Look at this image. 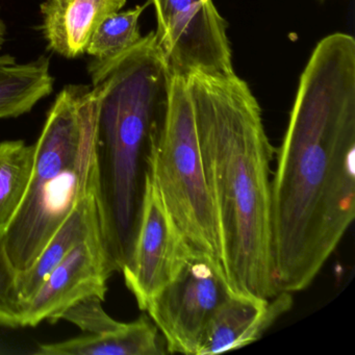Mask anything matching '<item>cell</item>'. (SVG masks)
<instances>
[{
  "mask_svg": "<svg viewBox=\"0 0 355 355\" xmlns=\"http://www.w3.org/2000/svg\"><path fill=\"white\" fill-rule=\"evenodd\" d=\"M53 84L51 61L45 55L24 64L16 63L9 55L0 58V120L32 111L53 93Z\"/></svg>",
  "mask_w": 355,
  "mask_h": 355,
  "instance_id": "obj_14",
  "label": "cell"
},
{
  "mask_svg": "<svg viewBox=\"0 0 355 355\" xmlns=\"http://www.w3.org/2000/svg\"><path fill=\"white\" fill-rule=\"evenodd\" d=\"M103 299L98 296H89L72 305L61 320L78 326L84 334H98L115 331L121 327L122 322L116 321L103 306Z\"/></svg>",
  "mask_w": 355,
  "mask_h": 355,
  "instance_id": "obj_17",
  "label": "cell"
},
{
  "mask_svg": "<svg viewBox=\"0 0 355 355\" xmlns=\"http://www.w3.org/2000/svg\"><path fill=\"white\" fill-rule=\"evenodd\" d=\"M192 248L148 172L134 248L121 270L141 311L178 275Z\"/></svg>",
  "mask_w": 355,
  "mask_h": 355,
  "instance_id": "obj_8",
  "label": "cell"
},
{
  "mask_svg": "<svg viewBox=\"0 0 355 355\" xmlns=\"http://www.w3.org/2000/svg\"><path fill=\"white\" fill-rule=\"evenodd\" d=\"M99 225H101V209L98 190H96L76 205L34 266L16 282L14 295L20 315L51 271Z\"/></svg>",
  "mask_w": 355,
  "mask_h": 355,
  "instance_id": "obj_12",
  "label": "cell"
},
{
  "mask_svg": "<svg viewBox=\"0 0 355 355\" xmlns=\"http://www.w3.org/2000/svg\"><path fill=\"white\" fill-rule=\"evenodd\" d=\"M150 1L105 18L93 33L86 53L94 60L112 59L128 51L142 39L139 20Z\"/></svg>",
  "mask_w": 355,
  "mask_h": 355,
  "instance_id": "obj_16",
  "label": "cell"
},
{
  "mask_svg": "<svg viewBox=\"0 0 355 355\" xmlns=\"http://www.w3.org/2000/svg\"><path fill=\"white\" fill-rule=\"evenodd\" d=\"M117 272L103 227L97 226L47 276L22 309L20 327H36L43 321L55 323L69 307L86 297L98 296L105 300L107 282Z\"/></svg>",
  "mask_w": 355,
  "mask_h": 355,
  "instance_id": "obj_9",
  "label": "cell"
},
{
  "mask_svg": "<svg viewBox=\"0 0 355 355\" xmlns=\"http://www.w3.org/2000/svg\"><path fill=\"white\" fill-rule=\"evenodd\" d=\"M186 80L226 279L236 294L272 298L279 293L272 248L274 150L261 107L234 72H195Z\"/></svg>",
  "mask_w": 355,
  "mask_h": 355,
  "instance_id": "obj_2",
  "label": "cell"
},
{
  "mask_svg": "<svg viewBox=\"0 0 355 355\" xmlns=\"http://www.w3.org/2000/svg\"><path fill=\"white\" fill-rule=\"evenodd\" d=\"M39 355H163L165 340L149 315L123 323L115 331L85 334L76 338L39 345Z\"/></svg>",
  "mask_w": 355,
  "mask_h": 355,
  "instance_id": "obj_13",
  "label": "cell"
},
{
  "mask_svg": "<svg viewBox=\"0 0 355 355\" xmlns=\"http://www.w3.org/2000/svg\"><path fill=\"white\" fill-rule=\"evenodd\" d=\"M6 33H7V26H6L3 20L0 18V45L3 44V39H5Z\"/></svg>",
  "mask_w": 355,
  "mask_h": 355,
  "instance_id": "obj_18",
  "label": "cell"
},
{
  "mask_svg": "<svg viewBox=\"0 0 355 355\" xmlns=\"http://www.w3.org/2000/svg\"><path fill=\"white\" fill-rule=\"evenodd\" d=\"M232 293L221 261L192 248L178 275L145 311L163 336L168 353L197 355L209 322Z\"/></svg>",
  "mask_w": 355,
  "mask_h": 355,
  "instance_id": "obj_6",
  "label": "cell"
},
{
  "mask_svg": "<svg viewBox=\"0 0 355 355\" xmlns=\"http://www.w3.org/2000/svg\"><path fill=\"white\" fill-rule=\"evenodd\" d=\"M355 40L322 39L299 80L272 180L279 292L311 286L355 217Z\"/></svg>",
  "mask_w": 355,
  "mask_h": 355,
  "instance_id": "obj_1",
  "label": "cell"
},
{
  "mask_svg": "<svg viewBox=\"0 0 355 355\" xmlns=\"http://www.w3.org/2000/svg\"><path fill=\"white\" fill-rule=\"evenodd\" d=\"M293 302L288 292L270 299L232 293L209 322L197 355L219 354L255 342L292 309Z\"/></svg>",
  "mask_w": 355,
  "mask_h": 355,
  "instance_id": "obj_10",
  "label": "cell"
},
{
  "mask_svg": "<svg viewBox=\"0 0 355 355\" xmlns=\"http://www.w3.org/2000/svg\"><path fill=\"white\" fill-rule=\"evenodd\" d=\"M148 172L166 207L193 248L221 257L194 107L184 76L172 72L169 111L153 143Z\"/></svg>",
  "mask_w": 355,
  "mask_h": 355,
  "instance_id": "obj_5",
  "label": "cell"
},
{
  "mask_svg": "<svg viewBox=\"0 0 355 355\" xmlns=\"http://www.w3.org/2000/svg\"><path fill=\"white\" fill-rule=\"evenodd\" d=\"M155 7L157 44L174 73H234L227 22L213 0H149Z\"/></svg>",
  "mask_w": 355,
  "mask_h": 355,
  "instance_id": "obj_7",
  "label": "cell"
},
{
  "mask_svg": "<svg viewBox=\"0 0 355 355\" xmlns=\"http://www.w3.org/2000/svg\"><path fill=\"white\" fill-rule=\"evenodd\" d=\"M320 1H324V0H320Z\"/></svg>",
  "mask_w": 355,
  "mask_h": 355,
  "instance_id": "obj_19",
  "label": "cell"
},
{
  "mask_svg": "<svg viewBox=\"0 0 355 355\" xmlns=\"http://www.w3.org/2000/svg\"><path fill=\"white\" fill-rule=\"evenodd\" d=\"M34 159V144H26L24 140L0 142V236L24 200Z\"/></svg>",
  "mask_w": 355,
  "mask_h": 355,
  "instance_id": "obj_15",
  "label": "cell"
},
{
  "mask_svg": "<svg viewBox=\"0 0 355 355\" xmlns=\"http://www.w3.org/2000/svg\"><path fill=\"white\" fill-rule=\"evenodd\" d=\"M125 5L126 0H45L41 13L47 46L66 59L80 57L99 24Z\"/></svg>",
  "mask_w": 355,
  "mask_h": 355,
  "instance_id": "obj_11",
  "label": "cell"
},
{
  "mask_svg": "<svg viewBox=\"0 0 355 355\" xmlns=\"http://www.w3.org/2000/svg\"><path fill=\"white\" fill-rule=\"evenodd\" d=\"M98 103L94 87L68 85L47 113L34 144L28 190L0 236V254L13 288L76 205L98 190Z\"/></svg>",
  "mask_w": 355,
  "mask_h": 355,
  "instance_id": "obj_4",
  "label": "cell"
},
{
  "mask_svg": "<svg viewBox=\"0 0 355 355\" xmlns=\"http://www.w3.org/2000/svg\"><path fill=\"white\" fill-rule=\"evenodd\" d=\"M98 90L97 166L101 227L121 272L140 223L151 147L169 111L172 71L150 32L128 51L88 65Z\"/></svg>",
  "mask_w": 355,
  "mask_h": 355,
  "instance_id": "obj_3",
  "label": "cell"
}]
</instances>
